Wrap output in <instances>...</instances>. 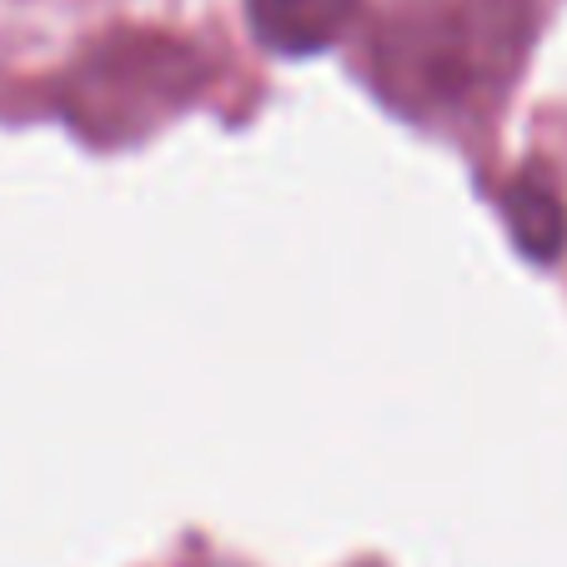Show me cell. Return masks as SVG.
<instances>
[{
    "label": "cell",
    "mask_w": 567,
    "mask_h": 567,
    "mask_svg": "<svg viewBox=\"0 0 567 567\" xmlns=\"http://www.w3.org/2000/svg\"><path fill=\"white\" fill-rule=\"evenodd\" d=\"M533 45V0H412L372 35V81L412 121H477Z\"/></svg>",
    "instance_id": "obj_1"
},
{
    "label": "cell",
    "mask_w": 567,
    "mask_h": 567,
    "mask_svg": "<svg viewBox=\"0 0 567 567\" xmlns=\"http://www.w3.org/2000/svg\"><path fill=\"white\" fill-rule=\"evenodd\" d=\"M196 61L176 41H116L81 65L71 116L81 131L141 126L156 111H172L196 86Z\"/></svg>",
    "instance_id": "obj_2"
},
{
    "label": "cell",
    "mask_w": 567,
    "mask_h": 567,
    "mask_svg": "<svg viewBox=\"0 0 567 567\" xmlns=\"http://www.w3.org/2000/svg\"><path fill=\"white\" fill-rule=\"evenodd\" d=\"M503 216L513 241L523 247V257L553 261L567 241V206L557 196V186L543 172H517L503 186Z\"/></svg>",
    "instance_id": "obj_4"
},
{
    "label": "cell",
    "mask_w": 567,
    "mask_h": 567,
    "mask_svg": "<svg viewBox=\"0 0 567 567\" xmlns=\"http://www.w3.org/2000/svg\"><path fill=\"white\" fill-rule=\"evenodd\" d=\"M362 0H247L251 31L277 55H317L332 51L357 21Z\"/></svg>",
    "instance_id": "obj_3"
}]
</instances>
